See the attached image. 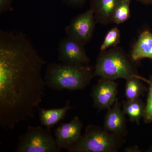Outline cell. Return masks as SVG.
Here are the masks:
<instances>
[{"instance_id":"obj_19","label":"cell","mask_w":152,"mask_h":152,"mask_svg":"<svg viewBox=\"0 0 152 152\" xmlns=\"http://www.w3.org/2000/svg\"><path fill=\"white\" fill-rule=\"evenodd\" d=\"M88 0H62L63 4L72 8H81Z\"/></svg>"},{"instance_id":"obj_14","label":"cell","mask_w":152,"mask_h":152,"mask_svg":"<svg viewBox=\"0 0 152 152\" xmlns=\"http://www.w3.org/2000/svg\"><path fill=\"white\" fill-rule=\"evenodd\" d=\"M145 104L140 98L133 100L123 101L122 110L129 117L131 122L139 125L145 113Z\"/></svg>"},{"instance_id":"obj_5","label":"cell","mask_w":152,"mask_h":152,"mask_svg":"<svg viewBox=\"0 0 152 152\" xmlns=\"http://www.w3.org/2000/svg\"><path fill=\"white\" fill-rule=\"evenodd\" d=\"M51 129L28 126L26 132L19 137L16 152H60Z\"/></svg>"},{"instance_id":"obj_18","label":"cell","mask_w":152,"mask_h":152,"mask_svg":"<svg viewBox=\"0 0 152 152\" xmlns=\"http://www.w3.org/2000/svg\"><path fill=\"white\" fill-rule=\"evenodd\" d=\"M137 76L142 81L146 82L148 85V91L143 119L145 124H149L152 122V76H150L148 79L138 75H137Z\"/></svg>"},{"instance_id":"obj_16","label":"cell","mask_w":152,"mask_h":152,"mask_svg":"<svg viewBox=\"0 0 152 152\" xmlns=\"http://www.w3.org/2000/svg\"><path fill=\"white\" fill-rule=\"evenodd\" d=\"M132 0H122L114 12L113 23L121 24L127 21L131 17L130 5Z\"/></svg>"},{"instance_id":"obj_10","label":"cell","mask_w":152,"mask_h":152,"mask_svg":"<svg viewBox=\"0 0 152 152\" xmlns=\"http://www.w3.org/2000/svg\"><path fill=\"white\" fill-rule=\"evenodd\" d=\"M126 115L121 109V104L118 99L108 109L104 118V128L109 132L124 138L128 134Z\"/></svg>"},{"instance_id":"obj_11","label":"cell","mask_w":152,"mask_h":152,"mask_svg":"<svg viewBox=\"0 0 152 152\" xmlns=\"http://www.w3.org/2000/svg\"><path fill=\"white\" fill-rule=\"evenodd\" d=\"M122 1L90 0V9L94 12L96 23L104 25L113 23L114 12Z\"/></svg>"},{"instance_id":"obj_7","label":"cell","mask_w":152,"mask_h":152,"mask_svg":"<svg viewBox=\"0 0 152 152\" xmlns=\"http://www.w3.org/2000/svg\"><path fill=\"white\" fill-rule=\"evenodd\" d=\"M83 124L76 116L69 122L60 123L55 132L57 145L61 149L71 150L81 139L82 130Z\"/></svg>"},{"instance_id":"obj_1","label":"cell","mask_w":152,"mask_h":152,"mask_svg":"<svg viewBox=\"0 0 152 152\" xmlns=\"http://www.w3.org/2000/svg\"><path fill=\"white\" fill-rule=\"evenodd\" d=\"M46 64L20 32L0 31V125L12 130L34 117L45 95Z\"/></svg>"},{"instance_id":"obj_20","label":"cell","mask_w":152,"mask_h":152,"mask_svg":"<svg viewBox=\"0 0 152 152\" xmlns=\"http://www.w3.org/2000/svg\"><path fill=\"white\" fill-rule=\"evenodd\" d=\"M13 0H0V14L7 12H13L12 7Z\"/></svg>"},{"instance_id":"obj_3","label":"cell","mask_w":152,"mask_h":152,"mask_svg":"<svg viewBox=\"0 0 152 152\" xmlns=\"http://www.w3.org/2000/svg\"><path fill=\"white\" fill-rule=\"evenodd\" d=\"M134 63L120 47L100 51L94 69V75L113 80H126L138 75Z\"/></svg>"},{"instance_id":"obj_2","label":"cell","mask_w":152,"mask_h":152,"mask_svg":"<svg viewBox=\"0 0 152 152\" xmlns=\"http://www.w3.org/2000/svg\"><path fill=\"white\" fill-rule=\"evenodd\" d=\"M94 77V69L89 65L52 63L47 66L44 79L49 88L61 92L84 90Z\"/></svg>"},{"instance_id":"obj_9","label":"cell","mask_w":152,"mask_h":152,"mask_svg":"<svg viewBox=\"0 0 152 152\" xmlns=\"http://www.w3.org/2000/svg\"><path fill=\"white\" fill-rule=\"evenodd\" d=\"M118 84L114 80L101 79L92 89L91 97L94 106L99 111L107 110L116 101Z\"/></svg>"},{"instance_id":"obj_12","label":"cell","mask_w":152,"mask_h":152,"mask_svg":"<svg viewBox=\"0 0 152 152\" xmlns=\"http://www.w3.org/2000/svg\"><path fill=\"white\" fill-rule=\"evenodd\" d=\"M134 62L144 58L152 60V33L148 30H144L139 35L133 45L130 55Z\"/></svg>"},{"instance_id":"obj_15","label":"cell","mask_w":152,"mask_h":152,"mask_svg":"<svg viewBox=\"0 0 152 152\" xmlns=\"http://www.w3.org/2000/svg\"><path fill=\"white\" fill-rule=\"evenodd\" d=\"M125 96L127 100H133L143 96L147 91L142 80L136 75L126 80Z\"/></svg>"},{"instance_id":"obj_6","label":"cell","mask_w":152,"mask_h":152,"mask_svg":"<svg viewBox=\"0 0 152 152\" xmlns=\"http://www.w3.org/2000/svg\"><path fill=\"white\" fill-rule=\"evenodd\" d=\"M96 23L94 12L90 9L72 19L65 32L67 37L85 46L92 39Z\"/></svg>"},{"instance_id":"obj_4","label":"cell","mask_w":152,"mask_h":152,"mask_svg":"<svg viewBox=\"0 0 152 152\" xmlns=\"http://www.w3.org/2000/svg\"><path fill=\"white\" fill-rule=\"evenodd\" d=\"M125 142L124 138L109 132L104 128L89 125L70 152H116Z\"/></svg>"},{"instance_id":"obj_13","label":"cell","mask_w":152,"mask_h":152,"mask_svg":"<svg viewBox=\"0 0 152 152\" xmlns=\"http://www.w3.org/2000/svg\"><path fill=\"white\" fill-rule=\"evenodd\" d=\"M72 108L69 101H67L66 105L60 108L52 109H40L39 111V118L42 126L52 129L58 124L60 121L64 119L67 113Z\"/></svg>"},{"instance_id":"obj_17","label":"cell","mask_w":152,"mask_h":152,"mask_svg":"<svg viewBox=\"0 0 152 152\" xmlns=\"http://www.w3.org/2000/svg\"><path fill=\"white\" fill-rule=\"evenodd\" d=\"M121 32L117 27L112 28L106 34L103 42L100 47V51L117 47L121 40Z\"/></svg>"},{"instance_id":"obj_8","label":"cell","mask_w":152,"mask_h":152,"mask_svg":"<svg viewBox=\"0 0 152 152\" xmlns=\"http://www.w3.org/2000/svg\"><path fill=\"white\" fill-rule=\"evenodd\" d=\"M58 59L66 64L89 65L90 59L87 56L84 45L67 36L59 42Z\"/></svg>"},{"instance_id":"obj_22","label":"cell","mask_w":152,"mask_h":152,"mask_svg":"<svg viewBox=\"0 0 152 152\" xmlns=\"http://www.w3.org/2000/svg\"><path fill=\"white\" fill-rule=\"evenodd\" d=\"M144 5H152V0H137Z\"/></svg>"},{"instance_id":"obj_21","label":"cell","mask_w":152,"mask_h":152,"mask_svg":"<svg viewBox=\"0 0 152 152\" xmlns=\"http://www.w3.org/2000/svg\"><path fill=\"white\" fill-rule=\"evenodd\" d=\"M125 152H140L141 150L137 146H134L128 147L124 150Z\"/></svg>"}]
</instances>
